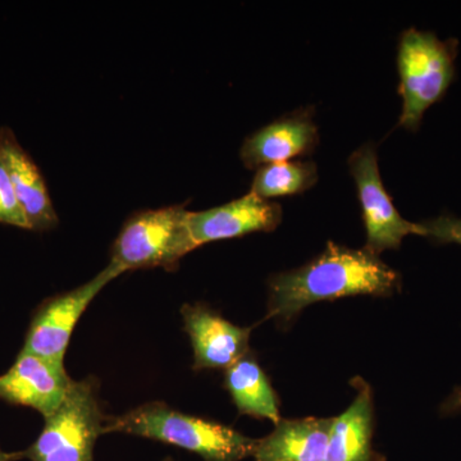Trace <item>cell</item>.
Segmentation results:
<instances>
[{"label":"cell","instance_id":"cell-11","mask_svg":"<svg viewBox=\"0 0 461 461\" xmlns=\"http://www.w3.org/2000/svg\"><path fill=\"white\" fill-rule=\"evenodd\" d=\"M184 329L194 350V369L226 371L249 351L253 327H239L204 304H186L181 309Z\"/></svg>","mask_w":461,"mask_h":461},{"label":"cell","instance_id":"cell-20","mask_svg":"<svg viewBox=\"0 0 461 461\" xmlns=\"http://www.w3.org/2000/svg\"><path fill=\"white\" fill-rule=\"evenodd\" d=\"M20 457V454H7L0 448V461H11Z\"/></svg>","mask_w":461,"mask_h":461},{"label":"cell","instance_id":"cell-13","mask_svg":"<svg viewBox=\"0 0 461 461\" xmlns=\"http://www.w3.org/2000/svg\"><path fill=\"white\" fill-rule=\"evenodd\" d=\"M333 418L281 420L271 435L258 439L256 461H324Z\"/></svg>","mask_w":461,"mask_h":461},{"label":"cell","instance_id":"cell-14","mask_svg":"<svg viewBox=\"0 0 461 461\" xmlns=\"http://www.w3.org/2000/svg\"><path fill=\"white\" fill-rule=\"evenodd\" d=\"M357 396L348 411L333 418L324 461H375L372 448V390L362 378H355Z\"/></svg>","mask_w":461,"mask_h":461},{"label":"cell","instance_id":"cell-4","mask_svg":"<svg viewBox=\"0 0 461 461\" xmlns=\"http://www.w3.org/2000/svg\"><path fill=\"white\" fill-rule=\"evenodd\" d=\"M189 212L184 204L136 212L127 218L111 250L115 276L145 268L176 271L196 247L191 239Z\"/></svg>","mask_w":461,"mask_h":461},{"label":"cell","instance_id":"cell-3","mask_svg":"<svg viewBox=\"0 0 461 461\" xmlns=\"http://www.w3.org/2000/svg\"><path fill=\"white\" fill-rule=\"evenodd\" d=\"M456 39L441 41L435 32L411 27L402 32L397 47L399 94L402 111L399 126L417 131L424 113L445 98L456 77Z\"/></svg>","mask_w":461,"mask_h":461},{"label":"cell","instance_id":"cell-17","mask_svg":"<svg viewBox=\"0 0 461 461\" xmlns=\"http://www.w3.org/2000/svg\"><path fill=\"white\" fill-rule=\"evenodd\" d=\"M0 223L30 230L29 221L18 202L16 191L2 158H0Z\"/></svg>","mask_w":461,"mask_h":461},{"label":"cell","instance_id":"cell-7","mask_svg":"<svg viewBox=\"0 0 461 461\" xmlns=\"http://www.w3.org/2000/svg\"><path fill=\"white\" fill-rule=\"evenodd\" d=\"M114 278L117 276L107 266L83 286L42 302L33 314L23 351L65 364L66 350L76 324L100 291Z\"/></svg>","mask_w":461,"mask_h":461},{"label":"cell","instance_id":"cell-2","mask_svg":"<svg viewBox=\"0 0 461 461\" xmlns=\"http://www.w3.org/2000/svg\"><path fill=\"white\" fill-rule=\"evenodd\" d=\"M104 432L156 439L198 454L206 461H241L253 456L258 444V439L230 427L185 414L159 402L144 403L120 417L107 418Z\"/></svg>","mask_w":461,"mask_h":461},{"label":"cell","instance_id":"cell-8","mask_svg":"<svg viewBox=\"0 0 461 461\" xmlns=\"http://www.w3.org/2000/svg\"><path fill=\"white\" fill-rule=\"evenodd\" d=\"M72 382L65 364L21 350L14 366L0 375V400L32 408L47 420L65 402Z\"/></svg>","mask_w":461,"mask_h":461},{"label":"cell","instance_id":"cell-1","mask_svg":"<svg viewBox=\"0 0 461 461\" xmlns=\"http://www.w3.org/2000/svg\"><path fill=\"white\" fill-rule=\"evenodd\" d=\"M268 287V317L286 324L306 306L323 300L393 295L402 287V277L366 249L330 241L311 262L272 276Z\"/></svg>","mask_w":461,"mask_h":461},{"label":"cell","instance_id":"cell-19","mask_svg":"<svg viewBox=\"0 0 461 461\" xmlns=\"http://www.w3.org/2000/svg\"><path fill=\"white\" fill-rule=\"evenodd\" d=\"M442 417H450V415L460 414L461 412V384L455 388L453 393L448 395L447 399L442 402L439 408Z\"/></svg>","mask_w":461,"mask_h":461},{"label":"cell","instance_id":"cell-16","mask_svg":"<svg viewBox=\"0 0 461 461\" xmlns=\"http://www.w3.org/2000/svg\"><path fill=\"white\" fill-rule=\"evenodd\" d=\"M317 182L318 168L313 160H287L258 168L250 193L266 200L299 195Z\"/></svg>","mask_w":461,"mask_h":461},{"label":"cell","instance_id":"cell-12","mask_svg":"<svg viewBox=\"0 0 461 461\" xmlns=\"http://www.w3.org/2000/svg\"><path fill=\"white\" fill-rule=\"evenodd\" d=\"M0 158L7 168L18 202L23 206L30 230L45 232L56 229L59 218L51 202L41 169L21 147L9 127L0 129Z\"/></svg>","mask_w":461,"mask_h":461},{"label":"cell","instance_id":"cell-15","mask_svg":"<svg viewBox=\"0 0 461 461\" xmlns=\"http://www.w3.org/2000/svg\"><path fill=\"white\" fill-rule=\"evenodd\" d=\"M224 388L240 414L276 424L281 420L277 393L250 351L224 371Z\"/></svg>","mask_w":461,"mask_h":461},{"label":"cell","instance_id":"cell-10","mask_svg":"<svg viewBox=\"0 0 461 461\" xmlns=\"http://www.w3.org/2000/svg\"><path fill=\"white\" fill-rule=\"evenodd\" d=\"M314 113L312 107L296 109L251 133L240 150L242 163L258 169L313 154L320 144Z\"/></svg>","mask_w":461,"mask_h":461},{"label":"cell","instance_id":"cell-5","mask_svg":"<svg viewBox=\"0 0 461 461\" xmlns=\"http://www.w3.org/2000/svg\"><path fill=\"white\" fill-rule=\"evenodd\" d=\"M107 418L100 409L98 384L89 377L72 382L65 402L20 457L30 461H94V447L105 435Z\"/></svg>","mask_w":461,"mask_h":461},{"label":"cell","instance_id":"cell-6","mask_svg":"<svg viewBox=\"0 0 461 461\" xmlns=\"http://www.w3.org/2000/svg\"><path fill=\"white\" fill-rule=\"evenodd\" d=\"M348 169L357 185L366 232V251L379 256L384 250H396L408 235L424 236L420 223H411L402 217L384 187L379 172L377 149L366 142L351 154Z\"/></svg>","mask_w":461,"mask_h":461},{"label":"cell","instance_id":"cell-18","mask_svg":"<svg viewBox=\"0 0 461 461\" xmlns=\"http://www.w3.org/2000/svg\"><path fill=\"white\" fill-rule=\"evenodd\" d=\"M420 224L424 229V238L435 244L461 245V218L445 213Z\"/></svg>","mask_w":461,"mask_h":461},{"label":"cell","instance_id":"cell-9","mask_svg":"<svg viewBox=\"0 0 461 461\" xmlns=\"http://www.w3.org/2000/svg\"><path fill=\"white\" fill-rule=\"evenodd\" d=\"M282 206L249 193L227 204L189 212V230L196 249L209 242L241 238L254 232H272L280 226Z\"/></svg>","mask_w":461,"mask_h":461}]
</instances>
